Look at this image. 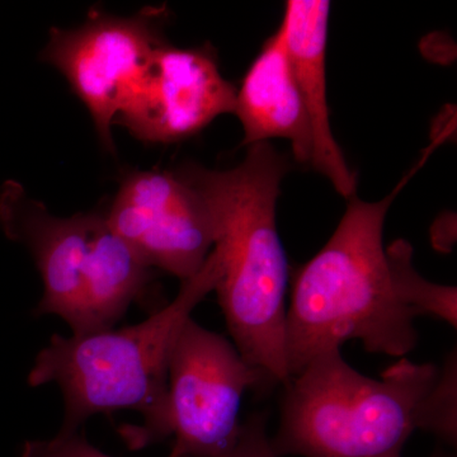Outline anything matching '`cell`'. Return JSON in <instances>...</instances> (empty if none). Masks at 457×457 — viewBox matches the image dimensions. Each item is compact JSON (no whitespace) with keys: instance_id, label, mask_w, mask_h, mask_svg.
Returning <instances> with one entry per match:
<instances>
[{"instance_id":"6da1fadb","label":"cell","mask_w":457,"mask_h":457,"mask_svg":"<svg viewBox=\"0 0 457 457\" xmlns=\"http://www.w3.org/2000/svg\"><path fill=\"white\" fill-rule=\"evenodd\" d=\"M288 164L270 143L248 146L225 170L179 168L209 206L221 278L215 287L228 333L243 359L285 386L288 263L276 224V206Z\"/></svg>"},{"instance_id":"9a60e30c","label":"cell","mask_w":457,"mask_h":457,"mask_svg":"<svg viewBox=\"0 0 457 457\" xmlns=\"http://www.w3.org/2000/svg\"><path fill=\"white\" fill-rule=\"evenodd\" d=\"M267 420L269 414L266 411L252 414L240 425L233 447L219 457H278L270 445Z\"/></svg>"},{"instance_id":"4fadbf2b","label":"cell","mask_w":457,"mask_h":457,"mask_svg":"<svg viewBox=\"0 0 457 457\" xmlns=\"http://www.w3.org/2000/svg\"><path fill=\"white\" fill-rule=\"evenodd\" d=\"M457 353L451 352L444 368L426 394L418 411L417 429L456 446L457 442Z\"/></svg>"},{"instance_id":"ba28073f","label":"cell","mask_w":457,"mask_h":457,"mask_svg":"<svg viewBox=\"0 0 457 457\" xmlns=\"http://www.w3.org/2000/svg\"><path fill=\"white\" fill-rule=\"evenodd\" d=\"M107 224L150 270L196 276L215 245V222L200 192L179 170L123 177Z\"/></svg>"},{"instance_id":"2e32d148","label":"cell","mask_w":457,"mask_h":457,"mask_svg":"<svg viewBox=\"0 0 457 457\" xmlns=\"http://www.w3.org/2000/svg\"><path fill=\"white\" fill-rule=\"evenodd\" d=\"M455 225L453 221H438L432 228V243L440 252H450L455 243Z\"/></svg>"},{"instance_id":"5bb4252c","label":"cell","mask_w":457,"mask_h":457,"mask_svg":"<svg viewBox=\"0 0 457 457\" xmlns=\"http://www.w3.org/2000/svg\"><path fill=\"white\" fill-rule=\"evenodd\" d=\"M21 457H114L93 446L80 431L59 432L49 440L25 442Z\"/></svg>"},{"instance_id":"3957f363","label":"cell","mask_w":457,"mask_h":457,"mask_svg":"<svg viewBox=\"0 0 457 457\" xmlns=\"http://www.w3.org/2000/svg\"><path fill=\"white\" fill-rule=\"evenodd\" d=\"M438 371L402 359L372 378L341 348L323 352L285 385L272 449L278 457H403Z\"/></svg>"},{"instance_id":"277c9868","label":"cell","mask_w":457,"mask_h":457,"mask_svg":"<svg viewBox=\"0 0 457 457\" xmlns=\"http://www.w3.org/2000/svg\"><path fill=\"white\" fill-rule=\"evenodd\" d=\"M221 273L220 255L212 249L200 272L182 282L176 299L141 323L84 336H51L27 383L56 384L62 390L65 414L59 432L80 431L98 414L131 409L145 416L154 411L167 392L177 337L198 303L215 290Z\"/></svg>"},{"instance_id":"5b68a950","label":"cell","mask_w":457,"mask_h":457,"mask_svg":"<svg viewBox=\"0 0 457 457\" xmlns=\"http://www.w3.org/2000/svg\"><path fill=\"white\" fill-rule=\"evenodd\" d=\"M0 227L29 249L44 293L35 317L56 315L74 336L116 326L149 294L153 272L107 224L104 212L53 215L8 180L0 191Z\"/></svg>"},{"instance_id":"8fae6325","label":"cell","mask_w":457,"mask_h":457,"mask_svg":"<svg viewBox=\"0 0 457 457\" xmlns=\"http://www.w3.org/2000/svg\"><path fill=\"white\" fill-rule=\"evenodd\" d=\"M234 113L245 131L243 145L284 139L291 144L295 161L311 165V125L281 27L264 42L243 77Z\"/></svg>"},{"instance_id":"7a4b0ae2","label":"cell","mask_w":457,"mask_h":457,"mask_svg":"<svg viewBox=\"0 0 457 457\" xmlns=\"http://www.w3.org/2000/svg\"><path fill=\"white\" fill-rule=\"evenodd\" d=\"M398 191L376 203L350 198L327 245L295 272L285 323L290 378L352 339L369 353L402 359L416 347V317L394 294L383 245Z\"/></svg>"},{"instance_id":"7c38bea8","label":"cell","mask_w":457,"mask_h":457,"mask_svg":"<svg viewBox=\"0 0 457 457\" xmlns=\"http://www.w3.org/2000/svg\"><path fill=\"white\" fill-rule=\"evenodd\" d=\"M394 294L414 317L429 315L457 326L455 286L433 284L423 278L413 266V248L399 239L386 249Z\"/></svg>"},{"instance_id":"52a82bcc","label":"cell","mask_w":457,"mask_h":457,"mask_svg":"<svg viewBox=\"0 0 457 457\" xmlns=\"http://www.w3.org/2000/svg\"><path fill=\"white\" fill-rule=\"evenodd\" d=\"M165 8L147 7L131 17L92 9L74 29H51L41 59L62 73L92 117L102 145L114 153L112 126L150 57L165 41Z\"/></svg>"},{"instance_id":"30bf717a","label":"cell","mask_w":457,"mask_h":457,"mask_svg":"<svg viewBox=\"0 0 457 457\" xmlns=\"http://www.w3.org/2000/svg\"><path fill=\"white\" fill-rule=\"evenodd\" d=\"M330 3L327 0H290L281 27L297 88L311 125L312 168L341 196H356L357 180L345 162L330 126L327 98V40Z\"/></svg>"},{"instance_id":"9c48e42d","label":"cell","mask_w":457,"mask_h":457,"mask_svg":"<svg viewBox=\"0 0 457 457\" xmlns=\"http://www.w3.org/2000/svg\"><path fill=\"white\" fill-rule=\"evenodd\" d=\"M236 96L237 87L221 74L212 47L182 49L163 41L114 122L144 143H177L216 117L234 113Z\"/></svg>"},{"instance_id":"8992f818","label":"cell","mask_w":457,"mask_h":457,"mask_svg":"<svg viewBox=\"0 0 457 457\" xmlns=\"http://www.w3.org/2000/svg\"><path fill=\"white\" fill-rule=\"evenodd\" d=\"M273 385L234 343L189 318L171 348L167 392L140 425L119 427L129 450L171 438L168 457H219L236 444L248 389Z\"/></svg>"},{"instance_id":"e0dca14e","label":"cell","mask_w":457,"mask_h":457,"mask_svg":"<svg viewBox=\"0 0 457 457\" xmlns=\"http://www.w3.org/2000/svg\"><path fill=\"white\" fill-rule=\"evenodd\" d=\"M431 457H455V456L451 455V453H446V451H444L442 449H437L435 451V453H432Z\"/></svg>"}]
</instances>
